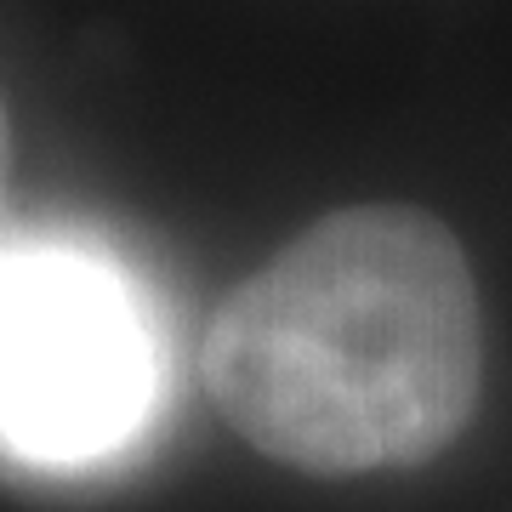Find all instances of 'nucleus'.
Listing matches in <instances>:
<instances>
[{
  "label": "nucleus",
  "mask_w": 512,
  "mask_h": 512,
  "mask_svg": "<svg viewBox=\"0 0 512 512\" xmlns=\"http://www.w3.org/2000/svg\"><path fill=\"white\" fill-rule=\"evenodd\" d=\"M205 387L239 439L296 473L433 461L484 387V313L456 234L416 205L319 217L222 302Z\"/></svg>",
  "instance_id": "nucleus-1"
},
{
  "label": "nucleus",
  "mask_w": 512,
  "mask_h": 512,
  "mask_svg": "<svg viewBox=\"0 0 512 512\" xmlns=\"http://www.w3.org/2000/svg\"><path fill=\"white\" fill-rule=\"evenodd\" d=\"M165 342L114 256L35 239L0 251V450L29 467L120 456L160 404Z\"/></svg>",
  "instance_id": "nucleus-2"
},
{
  "label": "nucleus",
  "mask_w": 512,
  "mask_h": 512,
  "mask_svg": "<svg viewBox=\"0 0 512 512\" xmlns=\"http://www.w3.org/2000/svg\"><path fill=\"white\" fill-rule=\"evenodd\" d=\"M0 194H6V109H0Z\"/></svg>",
  "instance_id": "nucleus-3"
}]
</instances>
